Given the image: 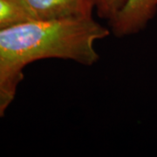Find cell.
I'll return each mask as SVG.
<instances>
[{"instance_id":"cell-1","label":"cell","mask_w":157,"mask_h":157,"mask_svg":"<svg viewBox=\"0 0 157 157\" xmlns=\"http://www.w3.org/2000/svg\"><path fill=\"white\" fill-rule=\"evenodd\" d=\"M110 29L94 17L61 20L33 19L0 30V74L24 76L28 64L60 59L91 67L99 60L98 40Z\"/></svg>"},{"instance_id":"cell-2","label":"cell","mask_w":157,"mask_h":157,"mask_svg":"<svg viewBox=\"0 0 157 157\" xmlns=\"http://www.w3.org/2000/svg\"><path fill=\"white\" fill-rule=\"evenodd\" d=\"M33 19L61 20L93 17L96 0H21Z\"/></svg>"},{"instance_id":"cell-3","label":"cell","mask_w":157,"mask_h":157,"mask_svg":"<svg viewBox=\"0 0 157 157\" xmlns=\"http://www.w3.org/2000/svg\"><path fill=\"white\" fill-rule=\"evenodd\" d=\"M157 12V0H126L109 20L110 32L118 38L140 33Z\"/></svg>"},{"instance_id":"cell-4","label":"cell","mask_w":157,"mask_h":157,"mask_svg":"<svg viewBox=\"0 0 157 157\" xmlns=\"http://www.w3.org/2000/svg\"><path fill=\"white\" fill-rule=\"evenodd\" d=\"M33 19L21 0H0V30Z\"/></svg>"},{"instance_id":"cell-5","label":"cell","mask_w":157,"mask_h":157,"mask_svg":"<svg viewBox=\"0 0 157 157\" xmlns=\"http://www.w3.org/2000/svg\"><path fill=\"white\" fill-rule=\"evenodd\" d=\"M24 76H5L0 74V118L14 101L18 84Z\"/></svg>"},{"instance_id":"cell-6","label":"cell","mask_w":157,"mask_h":157,"mask_svg":"<svg viewBox=\"0 0 157 157\" xmlns=\"http://www.w3.org/2000/svg\"><path fill=\"white\" fill-rule=\"evenodd\" d=\"M126 0H96V11L102 18L111 20L121 8L123 6Z\"/></svg>"}]
</instances>
